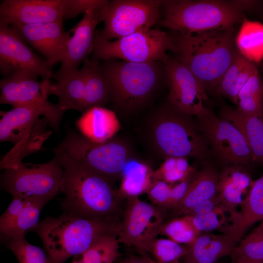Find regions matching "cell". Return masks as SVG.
I'll return each instance as SVG.
<instances>
[{"label":"cell","mask_w":263,"mask_h":263,"mask_svg":"<svg viewBox=\"0 0 263 263\" xmlns=\"http://www.w3.org/2000/svg\"><path fill=\"white\" fill-rule=\"evenodd\" d=\"M63 168L59 192L63 212L92 219H117L125 199L112 182L81 162L53 149Z\"/></svg>","instance_id":"cell-1"},{"label":"cell","mask_w":263,"mask_h":263,"mask_svg":"<svg viewBox=\"0 0 263 263\" xmlns=\"http://www.w3.org/2000/svg\"><path fill=\"white\" fill-rule=\"evenodd\" d=\"M172 52L206 91H215L239 53L234 28L188 33L175 32Z\"/></svg>","instance_id":"cell-2"},{"label":"cell","mask_w":263,"mask_h":263,"mask_svg":"<svg viewBox=\"0 0 263 263\" xmlns=\"http://www.w3.org/2000/svg\"><path fill=\"white\" fill-rule=\"evenodd\" d=\"M120 221L87 219L63 212L57 217H46L31 231L40 238L52 263H65L103 236L117 235Z\"/></svg>","instance_id":"cell-3"},{"label":"cell","mask_w":263,"mask_h":263,"mask_svg":"<svg viewBox=\"0 0 263 263\" xmlns=\"http://www.w3.org/2000/svg\"><path fill=\"white\" fill-rule=\"evenodd\" d=\"M160 25L175 32L199 33L234 28L244 18L231 0H162Z\"/></svg>","instance_id":"cell-4"},{"label":"cell","mask_w":263,"mask_h":263,"mask_svg":"<svg viewBox=\"0 0 263 263\" xmlns=\"http://www.w3.org/2000/svg\"><path fill=\"white\" fill-rule=\"evenodd\" d=\"M100 68L110 88L111 101L126 112L135 110L150 97L161 76L159 62L135 63L110 59L103 60Z\"/></svg>","instance_id":"cell-5"},{"label":"cell","mask_w":263,"mask_h":263,"mask_svg":"<svg viewBox=\"0 0 263 263\" xmlns=\"http://www.w3.org/2000/svg\"><path fill=\"white\" fill-rule=\"evenodd\" d=\"M190 115L170 105L154 117L150 137L156 150L165 158L191 157L203 160L207 157L208 144Z\"/></svg>","instance_id":"cell-6"},{"label":"cell","mask_w":263,"mask_h":263,"mask_svg":"<svg viewBox=\"0 0 263 263\" xmlns=\"http://www.w3.org/2000/svg\"><path fill=\"white\" fill-rule=\"evenodd\" d=\"M54 149L73 157L112 183L122 177L132 157L130 147L122 140L112 138L95 143L72 130L67 131Z\"/></svg>","instance_id":"cell-7"},{"label":"cell","mask_w":263,"mask_h":263,"mask_svg":"<svg viewBox=\"0 0 263 263\" xmlns=\"http://www.w3.org/2000/svg\"><path fill=\"white\" fill-rule=\"evenodd\" d=\"M173 35L158 29L138 31L114 40L101 38L95 32L93 58L120 59L131 62H162L172 51Z\"/></svg>","instance_id":"cell-8"},{"label":"cell","mask_w":263,"mask_h":263,"mask_svg":"<svg viewBox=\"0 0 263 263\" xmlns=\"http://www.w3.org/2000/svg\"><path fill=\"white\" fill-rule=\"evenodd\" d=\"M63 175V167L55 155L45 163L21 162L4 169L0 176V187L12 197L52 200L59 192Z\"/></svg>","instance_id":"cell-9"},{"label":"cell","mask_w":263,"mask_h":263,"mask_svg":"<svg viewBox=\"0 0 263 263\" xmlns=\"http://www.w3.org/2000/svg\"><path fill=\"white\" fill-rule=\"evenodd\" d=\"M161 4L158 0H108L99 12L98 21L103 27L96 32L112 40L151 29L158 21Z\"/></svg>","instance_id":"cell-10"},{"label":"cell","mask_w":263,"mask_h":263,"mask_svg":"<svg viewBox=\"0 0 263 263\" xmlns=\"http://www.w3.org/2000/svg\"><path fill=\"white\" fill-rule=\"evenodd\" d=\"M50 81H40L38 76L25 72H18L3 77L0 81V103L13 107L29 106L38 110L49 126L58 132L66 112L58 104L50 102L47 87Z\"/></svg>","instance_id":"cell-11"},{"label":"cell","mask_w":263,"mask_h":263,"mask_svg":"<svg viewBox=\"0 0 263 263\" xmlns=\"http://www.w3.org/2000/svg\"><path fill=\"white\" fill-rule=\"evenodd\" d=\"M163 220L164 215L159 207L138 197L127 199L119 225L117 240L140 251L150 252Z\"/></svg>","instance_id":"cell-12"},{"label":"cell","mask_w":263,"mask_h":263,"mask_svg":"<svg viewBox=\"0 0 263 263\" xmlns=\"http://www.w3.org/2000/svg\"><path fill=\"white\" fill-rule=\"evenodd\" d=\"M198 118L199 131L222 162L230 165L242 166L254 160L244 137L232 124L212 112Z\"/></svg>","instance_id":"cell-13"},{"label":"cell","mask_w":263,"mask_h":263,"mask_svg":"<svg viewBox=\"0 0 263 263\" xmlns=\"http://www.w3.org/2000/svg\"><path fill=\"white\" fill-rule=\"evenodd\" d=\"M170 105L185 113L198 118L208 115L210 111L206 106L208 100L206 91L195 76L175 58L168 57L163 63Z\"/></svg>","instance_id":"cell-14"},{"label":"cell","mask_w":263,"mask_h":263,"mask_svg":"<svg viewBox=\"0 0 263 263\" xmlns=\"http://www.w3.org/2000/svg\"><path fill=\"white\" fill-rule=\"evenodd\" d=\"M52 67L35 53L10 25L0 23V73L3 77L25 72L50 81Z\"/></svg>","instance_id":"cell-15"},{"label":"cell","mask_w":263,"mask_h":263,"mask_svg":"<svg viewBox=\"0 0 263 263\" xmlns=\"http://www.w3.org/2000/svg\"><path fill=\"white\" fill-rule=\"evenodd\" d=\"M71 0H4L0 23L32 24L68 19Z\"/></svg>","instance_id":"cell-16"},{"label":"cell","mask_w":263,"mask_h":263,"mask_svg":"<svg viewBox=\"0 0 263 263\" xmlns=\"http://www.w3.org/2000/svg\"><path fill=\"white\" fill-rule=\"evenodd\" d=\"M63 21L10 25L25 41L41 54L52 67L63 60L71 38L69 33L64 29Z\"/></svg>","instance_id":"cell-17"},{"label":"cell","mask_w":263,"mask_h":263,"mask_svg":"<svg viewBox=\"0 0 263 263\" xmlns=\"http://www.w3.org/2000/svg\"><path fill=\"white\" fill-rule=\"evenodd\" d=\"M101 8L87 10L81 19L70 29V32L74 33L68 43L65 56L59 69L52 74V77L57 81L78 70L79 65L93 53L95 28L99 23Z\"/></svg>","instance_id":"cell-18"},{"label":"cell","mask_w":263,"mask_h":263,"mask_svg":"<svg viewBox=\"0 0 263 263\" xmlns=\"http://www.w3.org/2000/svg\"><path fill=\"white\" fill-rule=\"evenodd\" d=\"M76 125L81 134L95 143L112 139L121 128L115 113L102 106L94 107L83 113Z\"/></svg>","instance_id":"cell-19"},{"label":"cell","mask_w":263,"mask_h":263,"mask_svg":"<svg viewBox=\"0 0 263 263\" xmlns=\"http://www.w3.org/2000/svg\"><path fill=\"white\" fill-rule=\"evenodd\" d=\"M236 243L224 233L200 234L188 245L184 263H215L220 258L231 254L237 246Z\"/></svg>","instance_id":"cell-20"},{"label":"cell","mask_w":263,"mask_h":263,"mask_svg":"<svg viewBox=\"0 0 263 263\" xmlns=\"http://www.w3.org/2000/svg\"><path fill=\"white\" fill-rule=\"evenodd\" d=\"M241 205L240 211L224 231L236 242L241 241L253 224L263 219V176L252 183L249 192Z\"/></svg>","instance_id":"cell-21"},{"label":"cell","mask_w":263,"mask_h":263,"mask_svg":"<svg viewBox=\"0 0 263 263\" xmlns=\"http://www.w3.org/2000/svg\"><path fill=\"white\" fill-rule=\"evenodd\" d=\"M0 114V142H10L14 145L30 133L42 115L38 110L29 106L15 107L1 112Z\"/></svg>","instance_id":"cell-22"},{"label":"cell","mask_w":263,"mask_h":263,"mask_svg":"<svg viewBox=\"0 0 263 263\" xmlns=\"http://www.w3.org/2000/svg\"><path fill=\"white\" fill-rule=\"evenodd\" d=\"M219 117L235 126L242 134L253 156L263 163V121L262 117L244 114L238 109L221 107Z\"/></svg>","instance_id":"cell-23"},{"label":"cell","mask_w":263,"mask_h":263,"mask_svg":"<svg viewBox=\"0 0 263 263\" xmlns=\"http://www.w3.org/2000/svg\"><path fill=\"white\" fill-rule=\"evenodd\" d=\"M219 174L212 167L207 166L195 175L184 196L172 211L177 218L198 204L208 200L218 193Z\"/></svg>","instance_id":"cell-24"},{"label":"cell","mask_w":263,"mask_h":263,"mask_svg":"<svg viewBox=\"0 0 263 263\" xmlns=\"http://www.w3.org/2000/svg\"><path fill=\"white\" fill-rule=\"evenodd\" d=\"M86 78V70L83 66L56 83L50 82L47 88L48 94L56 96L58 99L57 104L65 112L74 110L83 113Z\"/></svg>","instance_id":"cell-25"},{"label":"cell","mask_w":263,"mask_h":263,"mask_svg":"<svg viewBox=\"0 0 263 263\" xmlns=\"http://www.w3.org/2000/svg\"><path fill=\"white\" fill-rule=\"evenodd\" d=\"M241 166H227L219 174L218 195L224 205L232 210L242 204L243 195L252 183Z\"/></svg>","instance_id":"cell-26"},{"label":"cell","mask_w":263,"mask_h":263,"mask_svg":"<svg viewBox=\"0 0 263 263\" xmlns=\"http://www.w3.org/2000/svg\"><path fill=\"white\" fill-rule=\"evenodd\" d=\"M156 181L154 171L149 165L144 162L131 160L124 170L118 191L125 200L138 197L147 193Z\"/></svg>","instance_id":"cell-27"},{"label":"cell","mask_w":263,"mask_h":263,"mask_svg":"<svg viewBox=\"0 0 263 263\" xmlns=\"http://www.w3.org/2000/svg\"><path fill=\"white\" fill-rule=\"evenodd\" d=\"M257 69L256 64L249 61L239 53L226 70L215 92L228 97L237 105L239 93Z\"/></svg>","instance_id":"cell-28"},{"label":"cell","mask_w":263,"mask_h":263,"mask_svg":"<svg viewBox=\"0 0 263 263\" xmlns=\"http://www.w3.org/2000/svg\"><path fill=\"white\" fill-rule=\"evenodd\" d=\"M86 70V93L83 113L95 106H103L111 101L109 85L101 70L99 61L89 57L83 62Z\"/></svg>","instance_id":"cell-29"},{"label":"cell","mask_w":263,"mask_h":263,"mask_svg":"<svg viewBox=\"0 0 263 263\" xmlns=\"http://www.w3.org/2000/svg\"><path fill=\"white\" fill-rule=\"evenodd\" d=\"M47 125L49 123L44 117L39 119L30 133L3 156L0 162V169L10 168L22 162L25 157L39 151L51 134Z\"/></svg>","instance_id":"cell-30"},{"label":"cell","mask_w":263,"mask_h":263,"mask_svg":"<svg viewBox=\"0 0 263 263\" xmlns=\"http://www.w3.org/2000/svg\"><path fill=\"white\" fill-rule=\"evenodd\" d=\"M239 53L249 61L257 64L263 60V23L244 17L235 37Z\"/></svg>","instance_id":"cell-31"},{"label":"cell","mask_w":263,"mask_h":263,"mask_svg":"<svg viewBox=\"0 0 263 263\" xmlns=\"http://www.w3.org/2000/svg\"><path fill=\"white\" fill-rule=\"evenodd\" d=\"M238 109L257 117L263 115V81L258 69L250 77L238 94Z\"/></svg>","instance_id":"cell-32"},{"label":"cell","mask_w":263,"mask_h":263,"mask_svg":"<svg viewBox=\"0 0 263 263\" xmlns=\"http://www.w3.org/2000/svg\"><path fill=\"white\" fill-rule=\"evenodd\" d=\"M119 243L116 235H107L73 257L71 263H113L119 255Z\"/></svg>","instance_id":"cell-33"},{"label":"cell","mask_w":263,"mask_h":263,"mask_svg":"<svg viewBox=\"0 0 263 263\" xmlns=\"http://www.w3.org/2000/svg\"><path fill=\"white\" fill-rule=\"evenodd\" d=\"M51 199L46 198H29L16 221L10 228L4 239L0 241L5 243L11 237L25 235L31 231L39 222L40 212L45 205Z\"/></svg>","instance_id":"cell-34"},{"label":"cell","mask_w":263,"mask_h":263,"mask_svg":"<svg viewBox=\"0 0 263 263\" xmlns=\"http://www.w3.org/2000/svg\"><path fill=\"white\" fill-rule=\"evenodd\" d=\"M4 244L15 256L19 263H52L48 254L40 248L28 242L25 235L13 236Z\"/></svg>","instance_id":"cell-35"},{"label":"cell","mask_w":263,"mask_h":263,"mask_svg":"<svg viewBox=\"0 0 263 263\" xmlns=\"http://www.w3.org/2000/svg\"><path fill=\"white\" fill-rule=\"evenodd\" d=\"M232 261H263V220L241 240L231 253Z\"/></svg>","instance_id":"cell-36"},{"label":"cell","mask_w":263,"mask_h":263,"mask_svg":"<svg viewBox=\"0 0 263 263\" xmlns=\"http://www.w3.org/2000/svg\"><path fill=\"white\" fill-rule=\"evenodd\" d=\"M237 212L223 206L207 213L184 217L200 232L215 229H221L223 232L230 225L233 219V216L227 215L234 214Z\"/></svg>","instance_id":"cell-37"},{"label":"cell","mask_w":263,"mask_h":263,"mask_svg":"<svg viewBox=\"0 0 263 263\" xmlns=\"http://www.w3.org/2000/svg\"><path fill=\"white\" fill-rule=\"evenodd\" d=\"M159 234L164 235L179 244H189L201 234V232L184 216L163 223L160 227Z\"/></svg>","instance_id":"cell-38"},{"label":"cell","mask_w":263,"mask_h":263,"mask_svg":"<svg viewBox=\"0 0 263 263\" xmlns=\"http://www.w3.org/2000/svg\"><path fill=\"white\" fill-rule=\"evenodd\" d=\"M150 252L158 263H175L187 254L188 249L169 239L156 238Z\"/></svg>","instance_id":"cell-39"},{"label":"cell","mask_w":263,"mask_h":263,"mask_svg":"<svg viewBox=\"0 0 263 263\" xmlns=\"http://www.w3.org/2000/svg\"><path fill=\"white\" fill-rule=\"evenodd\" d=\"M27 198L12 197V200L0 217V238L5 237L14 222L24 207Z\"/></svg>","instance_id":"cell-40"},{"label":"cell","mask_w":263,"mask_h":263,"mask_svg":"<svg viewBox=\"0 0 263 263\" xmlns=\"http://www.w3.org/2000/svg\"><path fill=\"white\" fill-rule=\"evenodd\" d=\"M172 187L163 181L157 180L147 193L153 204L165 209H171Z\"/></svg>","instance_id":"cell-41"},{"label":"cell","mask_w":263,"mask_h":263,"mask_svg":"<svg viewBox=\"0 0 263 263\" xmlns=\"http://www.w3.org/2000/svg\"><path fill=\"white\" fill-rule=\"evenodd\" d=\"M190 173L187 174L178 170L176 168V157H169L166 158L160 168L154 171V176L157 181L161 180L168 184H173L184 180Z\"/></svg>","instance_id":"cell-42"},{"label":"cell","mask_w":263,"mask_h":263,"mask_svg":"<svg viewBox=\"0 0 263 263\" xmlns=\"http://www.w3.org/2000/svg\"><path fill=\"white\" fill-rule=\"evenodd\" d=\"M223 206L224 205L218 193L214 197L198 204L187 211L184 215V216H194L204 214L211 212Z\"/></svg>","instance_id":"cell-43"},{"label":"cell","mask_w":263,"mask_h":263,"mask_svg":"<svg viewBox=\"0 0 263 263\" xmlns=\"http://www.w3.org/2000/svg\"><path fill=\"white\" fill-rule=\"evenodd\" d=\"M231 1L233 5L243 13L244 11L256 9L262 3V1L256 0H233Z\"/></svg>","instance_id":"cell-44"},{"label":"cell","mask_w":263,"mask_h":263,"mask_svg":"<svg viewBox=\"0 0 263 263\" xmlns=\"http://www.w3.org/2000/svg\"><path fill=\"white\" fill-rule=\"evenodd\" d=\"M176 168L180 171L187 174L193 171L186 157H176Z\"/></svg>","instance_id":"cell-45"},{"label":"cell","mask_w":263,"mask_h":263,"mask_svg":"<svg viewBox=\"0 0 263 263\" xmlns=\"http://www.w3.org/2000/svg\"><path fill=\"white\" fill-rule=\"evenodd\" d=\"M119 263H149V258L131 256L125 258Z\"/></svg>","instance_id":"cell-46"},{"label":"cell","mask_w":263,"mask_h":263,"mask_svg":"<svg viewBox=\"0 0 263 263\" xmlns=\"http://www.w3.org/2000/svg\"><path fill=\"white\" fill-rule=\"evenodd\" d=\"M232 263H263V261H251L248 260H234Z\"/></svg>","instance_id":"cell-47"},{"label":"cell","mask_w":263,"mask_h":263,"mask_svg":"<svg viewBox=\"0 0 263 263\" xmlns=\"http://www.w3.org/2000/svg\"><path fill=\"white\" fill-rule=\"evenodd\" d=\"M149 263H158L156 261H154L149 258Z\"/></svg>","instance_id":"cell-48"},{"label":"cell","mask_w":263,"mask_h":263,"mask_svg":"<svg viewBox=\"0 0 263 263\" xmlns=\"http://www.w3.org/2000/svg\"><path fill=\"white\" fill-rule=\"evenodd\" d=\"M184 263V262H183V263H181V262H180L179 261H178V262H176V263Z\"/></svg>","instance_id":"cell-49"},{"label":"cell","mask_w":263,"mask_h":263,"mask_svg":"<svg viewBox=\"0 0 263 263\" xmlns=\"http://www.w3.org/2000/svg\"><path fill=\"white\" fill-rule=\"evenodd\" d=\"M262 71H263V63H262Z\"/></svg>","instance_id":"cell-50"},{"label":"cell","mask_w":263,"mask_h":263,"mask_svg":"<svg viewBox=\"0 0 263 263\" xmlns=\"http://www.w3.org/2000/svg\"><path fill=\"white\" fill-rule=\"evenodd\" d=\"M262 120H263V116L262 117Z\"/></svg>","instance_id":"cell-51"},{"label":"cell","mask_w":263,"mask_h":263,"mask_svg":"<svg viewBox=\"0 0 263 263\" xmlns=\"http://www.w3.org/2000/svg\"></svg>","instance_id":"cell-52"}]
</instances>
